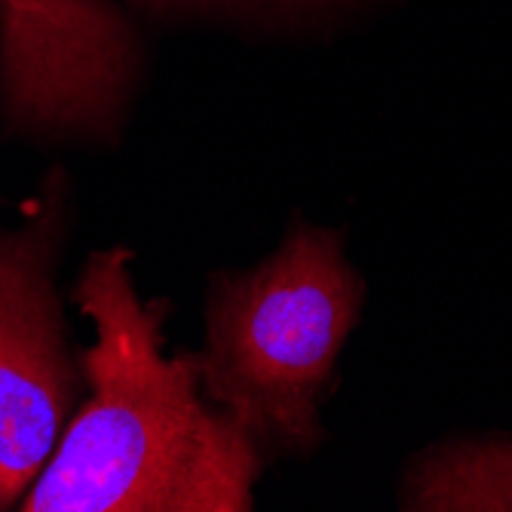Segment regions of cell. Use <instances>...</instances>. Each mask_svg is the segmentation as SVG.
Wrapping results in <instances>:
<instances>
[{"mask_svg": "<svg viewBox=\"0 0 512 512\" xmlns=\"http://www.w3.org/2000/svg\"><path fill=\"white\" fill-rule=\"evenodd\" d=\"M132 252H92L71 292L96 329L86 399L19 500L25 512H249L264 448L203 396L197 353H163L166 298L142 301Z\"/></svg>", "mask_w": 512, "mask_h": 512, "instance_id": "cell-1", "label": "cell"}, {"mask_svg": "<svg viewBox=\"0 0 512 512\" xmlns=\"http://www.w3.org/2000/svg\"><path fill=\"white\" fill-rule=\"evenodd\" d=\"M362 298L341 234L292 224L261 264L212 276L197 353L203 396L261 448L313 451L325 433L319 402Z\"/></svg>", "mask_w": 512, "mask_h": 512, "instance_id": "cell-2", "label": "cell"}, {"mask_svg": "<svg viewBox=\"0 0 512 512\" xmlns=\"http://www.w3.org/2000/svg\"><path fill=\"white\" fill-rule=\"evenodd\" d=\"M62 191L16 230H0V509L16 506L86 393L56 295Z\"/></svg>", "mask_w": 512, "mask_h": 512, "instance_id": "cell-3", "label": "cell"}, {"mask_svg": "<svg viewBox=\"0 0 512 512\" xmlns=\"http://www.w3.org/2000/svg\"><path fill=\"white\" fill-rule=\"evenodd\" d=\"M4 89L28 123H102L129 74V31L102 0H0Z\"/></svg>", "mask_w": 512, "mask_h": 512, "instance_id": "cell-4", "label": "cell"}, {"mask_svg": "<svg viewBox=\"0 0 512 512\" xmlns=\"http://www.w3.org/2000/svg\"><path fill=\"white\" fill-rule=\"evenodd\" d=\"M402 506L417 512H512V442L460 439L436 445L408 470Z\"/></svg>", "mask_w": 512, "mask_h": 512, "instance_id": "cell-5", "label": "cell"}, {"mask_svg": "<svg viewBox=\"0 0 512 512\" xmlns=\"http://www.w3.org/2000/svg\"><path fill=\"white\" fill-rule=\"evenodd\" d=\"M151 10H221V13H252V16H319L344 0H132Z\"/></svg>", "mask_w": 512, "mask_h": 512, "instance_id": "cell-6", "label": "cell"}]
</instances>
